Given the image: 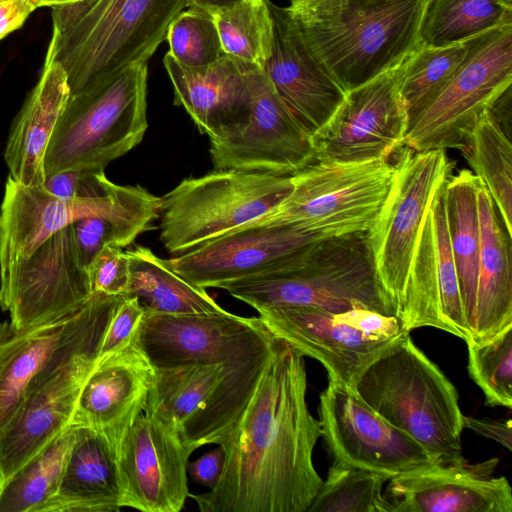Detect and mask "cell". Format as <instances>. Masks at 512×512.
Masks as SVG:
<instances>
[{
    "label": "cell",
    "instance_id": "cell-1",
    "mask_svg": "<svg viewBox=\"0 0 512 512\" xmlns=\"http://www.w3.org/2000/svg\"><path fill=\"white\" fill-rule=\"evenodd\" d=\"M304 356L275 337L241 417L220 442L215 488L189 494L202 512H307L323 479L313 463L321 423L309 411Z\"/></svg>",
    "mask_w": 512,
    "mask_h": 512
},
{
    "label": "cell",
    "instance_id": "cell-2",
    "mask_svg": "<svg viewBox=\"0 0 512 512\" xmlns=\"http://www.w3.org/2000/svg\"><path fill=\"white\" fill-rule=\"evenodd\" d=\"M429 0H291L287 10L324 71L348 92L421 44Z\"/></svg>",
    "mask_w": 512,
    "mask_h": 512
},
{
    "label": "cell",
    "instance_id": "cell-3",
    "mask_svg": "<svg viewBox=\"0 0 512 512\" xmlns=\"http://www.w3.org/2000/svg\"><path fill=\"white\" fill-rule=\"evenodd\" d=\"M188 0H79L52 7L45 60L64 70L70 96L148 62Z\"/></svg>",
    "mask_w": 512,
    "mask_h": 512
},
{
    "label": "cell",
    "instance_id": "cell-4",
    "mask_svg": "<svg viewBox=\"0 0 512 512\" xmlns=\"http://www.w3.org/2000/svg\"><path fill=\"white\" fill-rule=\"evenodd\" d=\"M220 288L257 311L300 306L396 315L379 283L367 232L316 240L279 268Z\"/></svg>",
    "mask_w": 512,
    "mask_h": 512
},
{
    "label": "cell",
    "instance_id": "cell-5",
    "mask_svg": "<svg viewBox=\"0 0 512 512\" xmlns=\"http://www.w3.org/2000/svg\"><path fill=\"white\" fill-rule=\"evenodd\" d=\"M355 390L384 419L418 442L435 464L466 461L457 389L414 344L410 332L364 370Z\"/></svg>",
    "mask_w": 512,
    "mask_h": 512
},
{
    "label": "cell",
    "instance_id": "cell-6",
    "mask_svg": "<svg viewBox=\"0 0 512 512\" xmlns=\"http://www.w3.org/2000/svg\"><path fill=\"white\" fill-rule=\"evenodd\" d=\"M148 62L69 96L50 138L45 173L104 171L137 146L148 128Z\"/></svg>",
    "mask_w": 512,
    "mask_h": 512
},
{
    "label": "cell",
    "instance_id": "cell-7",
    "mask_svg": "<svg viewBox=\"0 0 512 512\" xmlns=\"http://www.w3.org/2000/svg\"><path fill=\"white\" fill-rule=\"evenodd\" d=\"M273 344L241 359L154 369L144 411L169 426L191 453L220 444L249 404Z\"/></svg>",
    "mask_w": 512,
    "mask_h": 512
},
{
    "label": "cell",
    "instance_id": "cell-8",
    "mask_svg": "<svg viewBox=\"0 0 512 512\" xmlns=\"http://www.w3.org/2000/svg\"><path fill=\"white\" fill-rule=\"evenodd\" d=\"M160 197L140 185L109 182L104 194L62 200L44 186L28 187L8 176L0 204V270L30 255L57 231L88 216L107 219L114 246L124 248L159 217Z\"/></svg>",
    "mask_w": 512,
    "mask_h": 512
},
{
    "label": "cell",
    "instance_id": "cell-9",
    "mask_svg": "<svg viewBox=\"0 0 512 512\" xmlns=\"http://www.w3.org/2000/svg\"><path fill=\"white\" fill-rule=\"evenodd\" d=\"M290 175L213 170L183 179L160 197V241L177 255L272 212L290 193Z\"/></svg>",
    "mask_w": 512,
    "mask_h": 512
},
{
    "label": "cell",
    "instance_id": "cell-10",
    "mask_svg": "<svg viewBox=\"0 0 512 512\" xmlns=\"http://www.w3.org/2000/svg\"><path fill=\"white\" fill-rule=\"evenodd\" d=\"M389 159L313 161L291 174L292 189L263 220L293 226L316 239L367 232L389 191Z\"/></svg>",
    "mask_w": 512,
    "mask_h": 512
},
{
    "label": "cell",
    "instance_id": "cell-11",
    "mask_svg": "<svg viewBox=\"0 0 512 512\" xmlns=\"http://www.w3.org/2000/svg\"><path fill=\"white\" fill-rule=\"evenodd\" d=\"M512 84V22L475 35L444 86L409 120L404 146L461 150L480 117Z\"/></svg>",
    "mask_w": 512,
    "mask_h": 512
},
{
    "label": "cell",
    "instance_id": "cell-12",
    "mask_svg": "<svg viewBox=\"0 0 512 512\" xmlns=\"http://www.w3.org/2000/svg\"><path fill=\"white\" fill-rule=\"evenodd\" d=\"M257 312L275 337L322 363L330 381L354 389L364 370L409 332L396 315L366 308L332 312L278 306Z\"/></svg>",
    "mask_w": 512,
    "mask_h": 512
},
{
    "label": "cell",
    "instance_id": "cell-13",
    "mask_svg": "<svg viewBox=\"0 0 512 512\" xmlns=\"http://www.w3.org/2000/svg\"><path fill=\"white\" fill-rule=\"evenodd\" d=\"M394 164L389 191L367 231L379 283L396 315L421 226L437 192L452 175L444 149L415 151L404 146Z\"/></svg>",
    "mask_w": 512,
    "mask_h": 512
},
{
    "label": "cell",
    "instance_id": "cell-14",
    "mask_svg": "<svg viewBox=\"0 0 512 512\" xmlns=\"http://www.w3.org/2000/svg\"><path fill=\"white\" fill-rule=\"evenodd\" d=\"M123 297L93 294L77 310L27 328L0 323V428L13 416L28 388L46 372L78 354L99 353Z\"/></svg>",
    "mask_w": 512,
    "mask_h": 512
},
{
    "label": "cell",
    "instance_id": "cell-15",
    "mask_svg": "<svg viewBox=\"0 0 512 512\" xmlns=\"http://www.w3.org/2000/svg\"><path fill=\"white\" fill-rule=\"evenodd\" d=\"M208 137L213 170L291 175L315 161L312 135L261 68L254 71L244 118Z\"/></svg>",
    "mask_w": 512,
    "mask_h": 512
},
{
    "label": "cell",
    "instance_id": "cell-16",
    "mask_svg": "<svg viewBox=\"0 0 512 512\" xmlns=\"http://www.w3.org/2000/svg\"><path fill=\"white\" fill-rule=\"evenodd\" d=\"M402 63L346 92L332 116L312 134L315 160L389 159L404 146L409 117L400 93Z\"/></svg>",
    "mask_w": 512,
    "mask_h": 512
},
{
    "label": "cell",
    "instance_id": "cell-17",
    "mask_svg": "<svg viewBox=\"0 0 512 512\" xmlns=\"http://www.w3.org/2000/svg\"><path fill=\"white\" fill-rule=\"evenodd\" d=\"M90 297L73 224L0 270V309L9 313V323L17 329L60 318Z\"/></svg>",
    "mask_w": 512,
    "mask_h": 512
},
{
    "label": "cell",
    "instance_id": "cell-18",
    "mask_svg": "<svg viewBox=\"0 0 512 512\" xmlns=\"http://www.w3.org/2000/svg\"><path fill=\"white\" fill-rule=\"evenodd\" d=\"M275 336L259 317L215 313H145L134 342L154 369L216 364L271 347Z\"/></svg>",
    "mask_w": 512,
    "mask_h": 512
},
{
    "label": "cell",
    "instance_id": "cell-19",
    "mask_svg": "<svg viewBox=\"0 0 512 512\" xmlns=\"http://www.w3.org/2000/svg\"><path fill=\"white\" fill-rule=\"evenodd\" d=\"M318 411L334 461L390 479L435 464L418 442L378 414L354 388L329 380Z\"/></svg>",
    "mask_w": 512,
    "mask_h": 512
},
{
    "label": "cell",
    "instance_id": "cell-20",
    "mask_svg": "<svg viewBox=\"0 0 512 512\" xmlns=\"http://www.w3.org/2000/svg\"><path fill=\"white\" fill-rule=\"evenodd\" d=\"M445 184L434 197L421 226L397 317L409 332L432 327L468 344L471 334L450 245Z\"/></svg>",
    "mask_w": 512,
    "mask_h": 512
},
{
    "label": "cell",
    "instance_id": "cell-21",
    "mask_svg": "<svg viewBox=\"0 0 512 512\" xmlns=\"http://www.w3.org/2000/svg\"><path fill=\"white\" fill-rule=\"evenodd\" d=\"M122 507L179 512L189 497L187 464L192 454L179 436L143 411L115 446Z\"/></svg>",
    "mask_w": 512,
    "mask_h": 512
},
{
    "label": "cell",
    "instance_id": "cell-22",
    "mask_svg": "<svg viewBox=\"0 0 512 512\" xmlns=\"http://www.w3.org/2000/svg\"><path fill=\"white\" fill-rule=\"evenodd\" d=\"M316 240L293 226L258 218L166 260L189 283L220 288L275 270Z\"/></svg>",
    "mask_w": 512,
    "mask_h": 512
},
{
    "label": "cell",
    "instance_id": "cell-23",
    "mask_svg": "<svg viewBox=\"0 0 512 512\" xmlns=\"http://www.w3.org/2000/svg\"><path fill=\"white\" fill-rule=\"evenodd\" d=\"M97 352L76 355L27 390L0 428V488L70 426L79 393L97 363Z\"/></svg>",
    "mask_w": 512,
    "mask_h": 512
},
{
    "label": "cell",
    "instance_id": "cell-24",
    "mask_svg": "<svg viewBox=\"0 0 512 512\" xmlns=\"http://www.w3.org/2000/svg\"><path fill=\"white\" fill-rule=\"evenodd\" d=\"M497 464H433L392 477L390 512H512L507 478L492 476Z\"/></svg>",
    "mask_w": 512,
    "mask_h": 512
},
{
    "label": "cell",
    "instance_id": "cell-25",
    "mask_svg": "<svg viewBox=\"0 0 512 512\" xmlns=\"http://www.w3.org/2000/svg\"><path fill=\"white\" fill-rule=\"evenodd\" d=\"M268 5L273 45L263 71L294 116L312 135L332 116L346 92L313 57L286 7Z\"/></svg>",
    "mask_w": 512,
    "mask_h": 512
},
{
    "label": "cell",
    "instance_id": "cell-26",
    "mask_svg": "<svg viewBox=\"0 0 512 512\" xmlns=\"http://www.w3.org/2000/svg\"><path fill=\"white\" fill-rule=\"evenodd\" d=\"M155 370L135 344L98 361L76 402L70 426L102 432L114 448L144 411Z\"/></svg>",
    "mask_w": 512,
    "mask_h": 512
},
{
    "label": "cell",
    "instance_id": "cell-27",
    "mask_svg": "<svg viewBox=\"0 0 512 512\" xmlns=\"http://www.w3.org/2000/svg\"><path fill=\"white\" fill-rule=\"evenodd\" d=\"M163 64L174 90V104L189 114L202 134L215 135L247 114L254 71L259 68L229 55L188 68L168 53Z\"/></svg>",
    "mask_w": 512,
    "mask_h": 512
},
{
    "label": "cell",
    "instance_id": "cell-28",
    "mask_svg": "<svg viewBox=\"0 0 512 512\" xmlns=\"http://www.w3.org/2000/svg\"><path fill=\"white\" fill-rule=\"evenodd\" d=\"M69 96L64 70L44 60L37 83L12 122L4 150L9 176L20 184L44 185L46 150Z\"/></svg>",
    "mask_w": 512,
    "mask_h": 512
},
{
    "label": "cell",
    "instance_id": "cell-29",
    "mask_svg": "<svg viewBox=\"0 0 512 512\" xmlns=\"http://www.w3.org/2000/svg\"><path fill=\"white\" fill-rule=\"evenodd\" d=\"M121 508L113 444L98 430L79 428L59 486L38 512H117Z\"/></svg>",
    "mask_w": 512,
    "mask_h": 512
},
{
    "label": "cell",
    "instance_id": "cell-30",
    "mask_svg": "<svg viewBox=\"0 0 512 512\" xmlns=\"http://www.w3.org/2000/svg\"><path fill=\"white\" fill-rule=\"evenodd\" d=\"M478 208L481 245L476 312L471 342H483L512 324L511 237L503 229L494 202L480 180Z\"/></svg>",
    "mask_w": 512,
    "mask_h": 512
},
{
    "label": "cell",
    "instance_id": "cell-31",
    "mask_svg": "<svg viewBox=\"0 0 512 512\" xmlns=\"http://www.w3.org/2000/svg\"><path fill=\"white\" fill-rule=\"evenodd\" d=\"M479 184L480 179L468 169L460 170L457 175H451L445 184L449 239L470 334L476 312L477 273L481 245Z\"/></svg>",
    "mask_w": 512,
    "mask_h": 512
},
{
    "label": "cell",
    "instance_id": "cell-32",
    "mask_svg": "<svg viewBox=\"0 0 512 512\" xmlns=\"http://www.w3.org/2000/svg\"><path fill=\"white\" fill-rule=\"evenodd\" d=\"M130 276L125 296H134L151 314H195L222 312L223 309L206 289L179 276L166 259L144 246L126 251Z\"/></svg>",
    "mask_w": 512,
    "mask_h": 512
},
{
    "label": "cell",
    "instance_id": "cell-33",
    "mask_svg": "<svg viewBox=\"0 0 512 512\" xmlns=\"http://www.w3.org/2000/svg\"><path fill=\"white\" fill-rule=\"evenodd\" d=\"M460 151L487 188L507 235L512 237V146L492 110L480 117Z\"/></svg>",
    "mask_w": 512,
    "mask_h": 512
},
{
    "label": "cell",
    "instance_id": "cell-34",
    "mask_svg": "<svg viewBox=\"0 0 512 512\" xmlns=\"http://www.w3.org/2000/svg\"><path fill=\"white\" fill-rule=\"evenodd\" d=\"M78 433L69 426L0 488V512H38L56 492Z\"/></svg>",
    "mask_w": 512,
    "mask_h": 512
},
{
    "label": "cell",
    "instance_id": "cell-35",
    "mask_svg": "<svg viewBox=\"0 0 512 512\" xmlns=\"http://www.w3.org/2000/svg\"><path fill=\"white\" fill-rule=\"evenodd\" d=\"M510 22L512 0H429L420 39L441 46Z\"/></svg>",
    "mask_w": 512,
    "mask_h": 512
},
{
    "label": "cell",
    "instance_id": "cell-36",
    "mask_svg": "<svg viewBox=\"0 0 512 512\" xmlns=\"http://www.w3.org/2000/svg\"><path fill=\"white\" fill-rule=\"evenodd\" d=\"M268 1L240 0L213 13L224 53L262 70L273 45Z\"/></svg>",
    "mask_w": 512,
    "mask_h": 512
},
{
    "label": "cell",
    "instance_id": "cell-37",
    "mask_svg": "<svg viewBox=\"0 0 512 512\" xmlns=\"http://www.w3.org/2000/svg\"><path fill=\"white\" fill-rule=\"evenodd\" d=\"M474 36L441 46L421 44L404 60L401 65L400 93L409 120L457 70Z\"/></svg>",
    "mask_w": 512,
    "mask_h": 512
},
{
    "label": "cell",
    "instance_id": "cell-38",
    "mask_svg": "<svg viewBox=\"0 0 512 512\" xmlns=\"http://www.w3.org/2000/svg\"><path fill=\"white\" fill-rule=\"evenodd\" d=\"M389 476L334 461L307 512H390Z\"/></svg>",
    "mask_w": 512,
    "mask_h": 512
},
{
    "label": "cell",
    "instance_id": "cell-39",
    "mask_svg": "<svg viewBox=\"0 0 512 512\" xmlns=\"http://www.w3.org/2000/svg\"><path fill=\"white\" fill-rule=\"evenodd\" d=\"M468 372L483 391L486 405L512 408V324L493 337L470 342Z\"/></svg>",
    "mask_w": 512,
    "mask_h": 512
},
{
    "label": "cell",
    "instance_id": "cell-40",
    "mask_svg": "<svg viewBox=\"0 0 512 512\" xmlns=\"http://www.w3.org/2000/svg\"><path fill=\"white\" fill-rule=\"evenodd\" d=\"M167 52L177 63L188 68L208 66L225 55L214 15L188 7L168 27Z\"/></svg>",
    "mask_w": 512,
    "mask_h": 512
},
{
    "label": "cell",
    "instance_id": "cell-41",
    "mask_svg": "<svg viewBox=\"0 0 512 512\" xmlns=\"http://www.w3.org/2000/svg\"><path fill=\"white\" fill-rule=\"evenodd\" d=\"M123 248L105 245L87 266L91 295L125 296L130 276L129 257Z\"/></svg>",
    "mask_w": 512,
    "mask_h": 512
},
{
    "label": "cell",
    "instance_id": "cell-42",
    "mask_svg": "<svg viewBox=\"0 0 512 512\" xmlns=\"http://www.w3.org/2000/svg\"><path fill=\"white\" fill-rule=\"evenodd\" d=\"M143 316L144 309L138 299L134 296H124L109 321L97 362L131 344Z\"/></svg>",
    "mask_w": 512,
    "mask_h": 512
},
{
    "label": "cell",
    "instance_id": "cell-43",
    "mask_svg": "<svg viewBox=\"0 0 512 512\" xmlns=\"http://www.w3.org/2000/svg\"><path fill=\"white\" fill-rule=\"evenodd\" d=\"M78 253L86 266L105 245H114L110 222L100 216L83 217L73 223Z\"/></svg>",
    "mask_w": 512,
    "mask_h": 512
},
{
    "label": "cell",
    "instance_id": "cell-44",
    "mask_svg": "<svg viewBox=\"0 0 512 512\" xmlns=\"http://www.w3.org/2000/svg\"><path fill=\"white\" fill-rule=\"evenodd\" d=\"M224 461V448L218 445L217 448L208 451L198 459L188 462L187 473L194 482L211 490L215 488L219 481Z\"/></svg>",
    "mask_w": 512,
    "mask_h": 512
},
{
    "label": "cell",
    "instance_id": "cell-45",
    "mask_svg": "<svg viewBox=\"0 0 512 512\" xmlns=\"http://www.w3.org/2000/svg\"><path fill=\"white\" fill-rule=\"evenodd\" d=\"M463 427L490 438L504 448L512 449V423L510 419L476 418L463 416Z\"/></svg>",
    "mask_w": 512,
    "mask_h": 512
},
{
    "label": "cell",
    "instance_id": "cell-46",
    "mask_svg": "<svg viewBox=\"0 0 512 512\" xmlns=\"http://www.w3.org/2000/svg\"><path fill=\"white\" fill-rule=\"evenodd\" d=\"M34 10L28 0H0V40L22 27Z\"/></svg>",
    "mask_w": 512,
    "mask_h": 512
},
{
    "label": "cell",
    "instance_id": "cell-47",
    "mask_svg": "<svg viewBox=\"0 0 512 512\" xmlns=\"http://www.w3.org/2000/svg\"><path fill=\"white\" fill-rule=\"evenodd\" d=\"M238 1L240 0H188V7L199 8L213 14L232 6Z\"/></svg>",
    "mask_w": 512,
    "mask_h": 512
},
{
    "label": "cell",
    "instance_id": "cell-48",
    "mask_svg": "<svg viewBox=\"0 0 512 512\" xmlns=\"http://www.w3.org/2000/svg\"><path fill=\"white\" fill-rule=\"evenodd\" d=\"M29 3L33 6V8L36 10L40 7H54L64 4H69L73 2H77L79 0H28Z\"/></svg>",
    "mask_w": 512,
    "mask_h": 512
},
{
    "label": "cell",
    "instance_id": "cell-49",
    "mask_svg": "<svg viewBox=\"0 0 512 512\" xmlns=\"http://www.w3.org/2000/svg\"><path fill=\"white\" fill-rule=\"evenodd\" d=\"M291 1V0H290Z\"/></svg>",
    "mask_w": 512,
    "mask_h": 512
}]
</instances>
